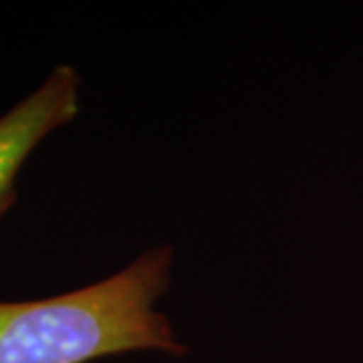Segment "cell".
Instances as JSON below:
<instances>
[{
  "label": "cell",
  "instance_id": "cell-2",
  "mask_svg": "<svg viewBox=\"0 0 363 363\" xmlns=\"http://www.w3.org/2000/svg\"><path fill=\"white\" fill-rule=\"evenodd\" d=\"M81 75L71 65L51 71L39 89L0 117V220L16 202V176L49 133L79 113Z\"/></svg>",
  "mask_w": 363,
  "mask_h": 363
},
{
  "label": "cell",
  "instance_id": "cell-1",
  "mask_svg": "<svg viewBox=\"0 0 363 363\" xmlns=\"http://www.w3.org/2000/svg\"><path fill=\"white\" fill-rule=\"evenodd\" d=\"M172 260L174 250L160 247L77 291L0 303V363H89L142 350L180 355L184 345L156 309L169 286Z\"/></svg>",
  "mask_w": 363,
  "mask_h": 363
}]
</instances>
